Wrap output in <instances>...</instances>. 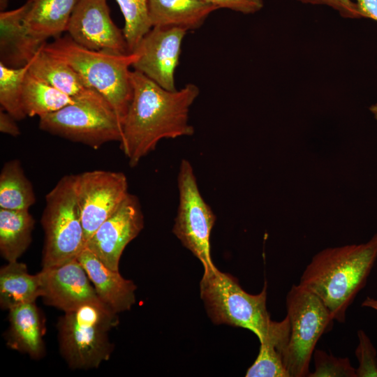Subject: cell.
<instances>
[{"instance_id":"6da1fadb","label":"cell","mask_w":377,"mask_h":377,"mask_svg":"<svg viewBox=\"0 0 377 377\" xmlns=\"http://www.w3.org/2000/svg\"><path fill=\"white\" fill-rule=\"evenodd\" d=\"M132 99L122 124L121 149L129 165L136 166L162 139L191 136L189 111L200 89L189 83L168 91L139 71L131 72Z\"/></svg>"},{"instance_id":"7a4b0ae2","label":"cell","mask_w":377,"mask_h":377,"mask_svg":"<svg viewBox=\"0 0 377 377\" xmlns=\"http://www.w3.org/2000/svg\"><path fill=\"white\" fill-rule=\"evenodd\" d=\"M376 260L377 233L365 243L319 251L299 284L321 300L334 320L344 323L348 308L365 286Z\"/></svg>"},{"instance_id":"3957f363","label":"cell","mask_w":377,"mask_h":377,"mask_svg":"<svg viewBox=\"0 0 377 377\" xmlns=\"http://www.w3.org/2000/svg\"><path fill=\"white\" fill-rule=\"evenodd\" d=\"M43 49L71 66L84 83L103 95L121 123L133 95L130 67L138 59L135 52L115 54L86 48L67 35L59 36Z\"/></svg>"},{"instance_id":"277c9868","label":"cell","mask_w":377,"mask_h":377,"mask_svg":"<svg viewBox=\"0 0 377 377\" xmlns=\"http://www.w3.org/2000/svg\"><path fill=\"white\" fill-rule=\"evenodd\" d=\"M117 314L102 302L64 312L57 323L58 342L69 368L97 369L110 359L113 346L109 332L119 323Z\"/></svg>"},{"instance_id":"5b68a950","label":"cell","mask_w":377,"mask_h":377,"mask_svg":"<svg viewBox=\"0 0 377 377\" xmlns=\"http://www.w3.org/2000/svg\"><path fill=\"white\" fill-rule=\"evenodd\" d=\"M40 130L95 149L121 141L122 123L99 92L90 88L61 109L39 117Z\"/></svg>"},{"instance_id":"8992f818","label":"cell","mask_w":377,"mask_h":377,"mask_svg":"<svg viewBox=\"0 0 377 377\" xmlns=\"http://www.w3.org/2000/svg\"><path fill=\"white\" fill-rule=\"evenodd\" d=\"M40 223L44 231L42 268L77 258L86 247L74 175L62 177L45 195Z\"/></svg>"},{"instance_id":"52a82bcc","label":"cell","mask_w":377,"mask_h":377,"mask_svg":"<svg viewBox=\"0 0 377 377\" xmlns=\"http://www.w3.org/2000/svg\"><path fill=\"white\" fill-rule=\"evenodd\" d=\"M200 296L216 324L240 327L253 332L261 341L272 320L267 310V283L258 295L244 290L237 280L216 267L204 270Z\"/></svg>"},{"instance_id":"ba28073f","label":"cell","mask_w":377,"mask_h":377,"mask_svg":"<svg viewBox=\"0 0 377 377\" xmlns=\"http://www.w3.org/2000/svg\"><path fill=\"white\" fill-rule=\"evenodd\" d=\"M286 309L289 338L283 364L289 377H308L316 345L334 320L321 300L300 284L289 290Z\"/></svg>"},{"instance_id":"9c48e42d","label":"cell","mask_w":377,"mask_h":377,"mask_svg":"<svg viewBox=\"0 0 377 377\" xmlns=\"http://www.w3.org/2000/svg\"><path fill=\"white\" fill-rule=\"evenodd\" d=\"M179 205L172 232L199 259L204 270L215 267L211 256L210 236L216 216L202 198L193 168L181 161L177 175Z\"/></svg>"},{"instance_id":"30bf717a","label":"cell","mask_w":377,"mask_h":377,"mask_svg":"<svg viewBox=\"0 0 377 377\" xmlns=\"http://www.w3.org/2000/svg\"><path fill=\"white\" fill-rule=\"evenodd\" d=\"M74 185L87 243L127 197L128 180L121 172L96 170L74 175Z\"/></svg>"},{"instance_id":"8fae6325","label":"cell","mask_w":377,"mask_h":377,"mask_svg":"<svg viewBox=\"0 0 377 377\" xmlns=\"http://www.w3.org/2000/svg\"><path fill=\"white\" fill-rule=\"evenodd\" d=\"M66 31L86 48L115 54L131 53L123 31L111 18L106 0H78Z\"/></svg>"},{"instance_id":"7c38bea8","label":"cell","mask_w":377,"mask_h":377,"mask_svg":"<svg viewBox=\"0 0 377 377\" xmlns=\"http://www.w3.org/2000/svg\"><path fill=\"white\" fill-rule=\"evenodd\" d=\"M186 33L177 27H152L133 52L138 59L132 67L163 89L176 90L175 72Z\"/></svg>"},{"instance_id":"4fadbf2b","label":"cell","mask_w":377,"mask_h":377,"mask_svg":"<svg viewBox=\"0 0 377 377\" xmlns=\"http://www.w3.org/2000/svg\"><path fill=\"white\" fill-rule=\"evenodd\" d=\"M144 227V216L138 197L128 193L124 202L94 232L86 243L105 266L119 270L121 256L128 244Z\"/></svg>"},{"instance_id":"5bb4252c","label":"cell","mask_w":377,"mask_h":377,"mask_svg":"<svg viewBox=\"0 0 377 377\" xmlns=\"http://www.w3.org/2000/svg\"><path fill=\"white\" fill-rule=\"evenodd\" d=\"M41 297L49 306L64 312L90 302H101L77 258L38 273Z\"/></svg>"},{"instance_id":"9a60e30c","label":"cell","mask_w":377,"mask_h":377,"mask_svg":"<svg viewBox=\"0 0 377 377\" xmlns=\"http://www.w3.org/2000/svg\"><path fill=\"white\" fill-rule=\"evenodd\" d=\"M85 269L99 300L115 313L129 310L135 302L134 283L124 279L119 270L105 266L85 249L77 258Z\"/></svg>"},{"instance_id":"2e32d148","label":"cell","mask_w":377,"mask_h":377,"mask_svg":"<svg viewBox=\"0 0 377 377\" xmlns=\"http://www.w3.org/2000/svg\"><path fill=\"white\" fill-rule=\"evenodd\" d=\"M8 311L9 326L5 335L8 347L35 360L43 358L45 319L36 303L20 304Z\"/></svg>"},{"instance_id":"e0dca14e","label":"cell","mask_w":377,"mask_h":377,"mask_svg":"<svg viewBox=\"0 0 377 377\" xmlns=\"http://www.w3.org/2000/svg\"><path fill=\"white\" fill-rule=\"evenodd\" d=\"M25 10L24 3L0 13V62L10 68L27 65L45 44L28 33L24 23Z\"/></svg>"},{"instance_id":"ac0fdd59","label":"cell","mask_w":377,"mask_h":377,"mask_svg":"<svg viewBox=\"0 0 377 377\" xmlns=\"http://www.w3.org/2000/svg\"><path fill=\"white\" fill-rule=\"evenodd\" d=\"M78 0H27L24 23L34 38L44 44L66 31Z\"/></svg>"},{"instance_id":"d6986e66","label":"cell","mask_w":377,"mask_h":377,"mask_svg":"<svg viewBox=\"0 0 377 377\" xmlns=\"http://www.w3.org/2000/svg\"><path fill=\"white\" fill-rule=\"evenodd\" d=\"M151 27H177L186 31L200 27L218 8L203 0H147Z\"/></svg>"},{"instance_id":"ffe728a7","label":"cell","mask_w":377,"mask_h":377,"mask_svg":"<svg viewBox=\"0 0 377 377\" xmlns=\"http://www.w3.org/2000/svg\"><path fill=\"white\" fill-rule=\"evenodd\" d=\"M289 338L287 317L279 322L272 321L268 332L260 341L259 353L247 369L246 377H289L284 364L283 354Z\"/></svg>"},{"instance_id":"44dd1931","label":"cell","mask_w":377,"mask_h":377,"mask_svg":"<svg viewBox=\"0 0 377 377\" xmlns=\"http://www.w3.org/2000/svg\"><path fill=\"white\" fill-rule=\"evenodd\" d=\"M41 297L39 275L30 274L24 263L8 262L0 269V306L10 309L26 303L35 302Z\"/></svg>"},{"instance_id":"7402d4cb","label":"cell","mask_w":377,"mask_h":377,"mask_svg":"<svg viewBox=\"0 0 377 377\" xmlns=\"http://www.w3.org/2000/svg\"><path fill=\"white\" fill-rule=\"evenodd\" d=\"M28 71L40 80L74 98L90 89L71 66L46 52L43 46L29 63Z\"/></svg>"},{"instance_id":"603a6c76","label":"cell","mask_w":377,"mask_h":377,"mask_svg":"<svg viewBox=\"0 0 377 377\" xmlns=\"http://www.w3.org/2000/svg\"><path fill=\"white\" fill-rule=\"evenodd\" d=\"M34 223L29 210L0 208V253L7 262L18 260L29 248Z\"/></svg>"},{"instance_id":"cb8c5ba5","label":"cell","mask_w":377,"mask_h":377,"mask_svg":"<svg viewBox=\"0 0 377 377\" xmlns=\"http://www.w3.org/2000/svg\"><path fill=\"white\" fill-rule=\"evenodd\" d=\"M36 201L32 184L17 159L6 161L0 173V208L29 210Z\"/></svg>"},{"instance_id":"d4e9b609","label":"cell","mask_w":377,"mask_h":377,"mask_svg":"<svg viewBox=\"0 0 377 377\" xmlns=\"http://www.w3.org/2000/svg\"><path fill=\"white\" fill-rule=\"evenodd\" d=\"M75 98L27 72L23 83L22 105L27 117H39L73 103Z\"/></svg>"},{"instance_id":"484cf974","label":"cell","mask_w":377,"mask_h":377,"mask_svg":"<svg viewBox=\"0 0 377 377\" xmlns=\"http://www.w3.org/2000/svg\"><path fill=\"white\" fill-rule=\"evenodd\" d=\"M29 70V64L20 68H10L0 62L1 108L17 121L27 116L22 105L23 83Z\"/></svg>"},{"instance_id":"4316f807","label":"cell","mask_w":377,"mask_h":377,"mask_svg":"<svg viewBox=\"0 0 377 377\" xmlns=\"http://www.w3.org/2000/svg\"><path fill=\"white\" fill-rule=\"evenodd\" d=\"M124 19L123 32L129 52H134L143 36L152 28L147 0H115Z\"/></svg>"},{"instance_id":"83f0119b","label":"cell","mask_w":377,"mask_h":377,"mask_svg":"<svg viewBox=\"0 0 377 377\" xmlns=\"http://www.w3.org/2000/svg\"><path fill=\"white\" fill-rule=\"evenodd\" d=\"M315 369L308 377H357L348 357H337L321 350H314Z\"/></svg>"},{"instance_id":"f1b7e54d","label":"cell","mask_w":377,"mask_h":377,"mask_svg":"<svg viewBox=\"0 0 377 377\" xmlns=\"http://www.w3.org/2000/svg\"><path fill=\"white\" fill-rule=\"evenodd\" d=\"M359 343L355 350V355L359 362L356 369L357 377H377L376 350L366 333L357 331Z\"/></svg>"},{"instance_id":"f546056e","label":"cell","mask_w":377,"mask_h":377,"mask_svg":"<svg viewBox=\"0 0 377 377\" xmlns=\"http://www.w3.org/2000/svg\"><path fill=\"white\" fill-rule=\"evenodd\" d=\"M303 3L325 5L337 10L344 18H364L357 5L353 0H296Z\"/></svg>"},{"instance_id":"4dcf8cb0","label":"cell","mask_w":377,"mask_h":377,"mask_svg":"<svg viewBox=\"0 0 377 377\" xmlns=\"http://www.w3.org/2000/svg\"><path fill=\"white\" fill-rule=\"evenodd\" d=\"M219 8H226L243 14H253L260 10L263 0H203Z\"/></svg>"},{"instance_id":"1f68e13d","label":"cell","mask_w":377,"mask_h":377,"mask_svg":"<svg viewBox=\"0 0 377 377\" xmlns=\"http://www.w3.org/2000/svg\"><path fill=\"white\" fill-rule=\"evenodd\" d=\"M16 119L1 108L0 110V131L13 137L20 135V130L18 127Z\"/></svg>"},{"instance_id":"d6a6232c","label":"cell","mask_w":377,"mask_h":377,"mask_svg":"<svg viewBox=\"0 0 377 377\" xmlns=\"http://www.w3.org/2000/svg\"><path fill=\"white\" fill-rule=\"evenodd\" d=\"M364 18L377 22V0H354Z\"/></svg>"},{"instance_id":"836d02e7","label":"cell","mask_w":377,"mask_h":377,"mask_svg":"<svg viewBox=\"0 0 377 377\" xmlns=\"http://www.w3.org/2000/svg\"><path fill=\"white\" fill-rule=\"evenodd\" d=\"M362 306L364 307L371 308L377 311V299L371 297H367L362 302Z\"/></svg>"},{"instance_id":"e575fe53","label":"cell","mask_w":377,"mask_h":377,"mask_svg":"<svg viewBox=\"0 0 377 377\" xmlns=\"http://www.w3.org/2000/svg\"><path fill=\"white\" fill-rule=\"evenodd\" d=\"M369 109L374 119L377 121V103L371 105Z\"/></svg>"}]
</instances>
